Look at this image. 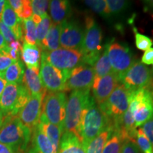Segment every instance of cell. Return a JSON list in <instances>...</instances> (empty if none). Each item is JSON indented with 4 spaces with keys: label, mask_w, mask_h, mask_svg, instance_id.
Here are the masks:
<instances>
[{
    "label": "cell",
    "mask_w": 153,
    "mask_h": 153,
    "mask_svg": "<svg viewBox=\"0 0 153 153\" xmlns=\"http://www.w3.org/2000/svg\"><path fill=\"white\" fill-rule=\"evenodd\" d=\"M31 136L32 131L21 121L18 116L4 117L0 126V143L8 146L13 153H26Z\"/></svg>",
    "instance_id": "obj_1"
},
{
    "label": "cell",
    "mask_w": 153,
    "mask_h": 153,
    "mask_svg": "<svg viewBox=\"0 0 153 153\" xmlns=\"http://www.w3.org/2000/svg\"><path fill=\"white\" fill-rule=\"evenodd\" d=\"M111 123L93 97L84 108L80 122V137L84 147Z\"/></svg>",
    "instance_id": "obj_2"
},
{
    "label": "cell",
    "mask_w": 153,
    "mask_h": 153,
    "mask_svg": "<svg viewBox=\"0 0 153 153\" xmlns=\"http://www.w3.org/2000/svg\"><path fill=\"white\" fill-rule=\"evenodd\" d=\"M91 97L90 89L72 91L67 101L63 133L74 134L81 140L80 122L82 114Z\"/></svg>",
    "instance_id": "obj_3"
},
{
    "label": "cell",
    "mask_w": 153,
    "mask_h": 153,
    "mask_svg": "<svg viewBox=\"0 0 153 153\" xmlns=\"http://www.w3.org/2000/svg\"><path fill=\"white\" fill-rule=\"evenodd\" d=\"M86 29L81 53L83 64L93 67L104 50L102 30L91 16L85 18Z\"/></svg>",
    "instance_id": "obj_4"
},
{
    "label": "cell",
    "mask_w": 153,
    "mask_h": 153,
    "mask_svg": "<svg viewBox=\"0 0 153 153\" xmlns=\"http://www.w3.org/2000/svg\"><path fill=\"white\" fill-rule=\"evenodd\" d=\"M128 110L136 128L142 126L153 116V90L150 87L131 91Z\"/></svg>",
    "instance_id": "obj_5"
},
{
    "label": "cell",
    "mask_w": 153,
    "mask_h": 153,
    "mask_svg": "<svg viewBox=\"0 0 153 153\" xmlns=\"http://www.w3.org/2000/svg\"><path fill=\"white\" fill-rule=\"evenodd\" d=\"M30 92L24 84L8 83L0 97V109L4 117L17 116L30 98Z\"/></svg>",
    "instance_id": "obj_6"
},
{
    "label": "cell",
    "mask_w": 153,
    "mask_h": 153,
    "mask_svg": "<svg viewBox=\"0 0 153 153\" xmlns=\"http://www.w3.org/2000/svg\"><path fill=\"white\" fill-rule=\"evenodd\" d=\"M67 101V96L64 91H48L44 96L42 104V113L48 121L59 126L62 131Z\"/></svg>",
    "instance_id": "obj_7"
},
{
    "label": "cell",
    "mask_w": 153,
    "mask_h": 153,
    "mask_svg": "<svg viewBox=\"0 0 153 153\" xmlns=\"http://www.w3.org/2000/svg\"><path fill=\"white\" fill-rule=\"evenodd\" d=\"M130 92L131 91L120 83L108 99L99 105L101 110L112 123L119 120L128 109Z\"/></svg>",
    "instance_id": "obj_8"
},
{
    "label": "cell",
    "mask_w": 153,
    "mask_h": 153,
    "mask_svg": "<svg viewBox=\"0 0 153 153\" xmlns=\"http://www.w3.org/2000/svg\"><path fill=\"white\" fill-rule=\"evenodd\" d=\"M106 45L107 53L113 72L119 78L136 60L134 59L133 53L126 43L115 41L113 39Z\"/></svg>",
    "instance_id": "obj_9"
},
{
    "label": "cell",
    "mask_w": 153,
    "mask_h": 153,
    "mask_svg": "<svg viewBox=\"0 0 153 153\" xmlns=\"http://www.w3.org/2000/svg\"><path fill=\"white\" fill-rule=\"evenodd\" d=\"M41 59L55 68L66 72L72 71L74 68L83 64L81 51L63 48L53 51H43Z\"/></svg>",
    "instance_id": "obj_10"
},
{
    "label": "cell",
    "mask_w": 153,
    "mask_h": 153,
    "mask_svg": "<svg viewBox=\"0 0 153 153\" xmlns=\"http://www.w3.org/2000/svg\"><path fill=\"white\" fill-rule=\"evenodd\" d=\"M118 79L120 83L130 91L147 88L152 82L151 69L136 60Z\"/></svg>",
    "instance_id": "obj_11"
},
{
    "label": "cell",
    "mask_w": 153,
    "mask_h": 153,
    "mask_svg": "<svg viewBox=\"0 0 153 153\" xmlns=\"http://www.w3.org/2000/svg\"><path fill=\"white\" fill-rule=\"evenodd\" d=\"M40 77L43 85L48 91H64L65 85L70 72L59 70L41 59Z\"/></svg>",
    "instance_id": "obj_12"
},
{
    "label": "cell",
    "mask_w": 153,
    "mask_h": 153,
    "mask_svg": "<svg viewBox=\"0 0 153 153\" xmlns=\"http://www.w3.org/2000/svg\"><path fill=\"white\" fill-rule=\"evenodd\" d=\"M94 79L93 67L81 64L70 72L65 82L64 91L90 89Z\"/></svg>",
    "instance_id": "obj_13"
},
{
    "label": "cell",
    "mask_w": 153,
    "mask_h": 153,
    "mask_svg": "<svg viewBox=\"0 0 153 153\" xmlns=\"http://www.w3.org/2000/svg\"><path fill=\"white\" fill-rule=\"evenodd\" d=\"M60 45L63 48L81 51L85 31L77 22L67 20L62 22Z\"/></svg>",
    "instance_id": "obj_14"
},
{
    "label": "cell",
    "mask_w": 153,
    "mask_h": 153,
    "mask_svg": "<svg viewBox=\"0 0 153 153\" xmlns=\"http://www.w3.org/2000/svg\"><path fill=\"white\" fill-rule=\"evenodd\" d=\"M119 84L118 76L114 72L102 77H94L91 89L92 97L97 104L100 105L104 103Z\"/></svg>",
    "instance_id": "obj_15"
},
{
    "label": "cell",
    "mask_w": 153,
    "mask_h": 153,
    "mask_svg": "<svg viewBox=\"0 0 153 153\" xmlns=\"http://www.w3.org/2000/svg\"><path fill=\"white\" fill-rule=\"evenodd\" d=\"M43 98V96H31L26 104L17 114L21 121L31 131L39 123Z\"/></svg>",
    "instance_id": "obj_16"
},
{
    "label": "cell",
    "mask_w": 153,
    "mask_h": 153,
    "mask_svg": "<svg viewBox=\"0 0 153 153\" xmlns=\"http://www.w3.org/2000/svg\"><path fill=\"white\" fill-rule=\"evenodd\" d=\"M23 84L26 86L30 96H44L47 92L40 77L39 70L27 68L25 70Z\"/></svg>",
    "instance_id": "obj_17"
},
{
    "label": "cell",
    "mask_w": 153,
    "mask_h": 153,
    "mask_svg": "<svg viewBox=\"0 0 153 153\" xmlns=\"http://www.w3.org/2000/svg\"><path fill=\"white\" fill-rule=\"evenodd\" d=\"M1 21L4 24L10 28L18 41H23L22 19H21L17 16L7 1L5 4L4 8Z\"/></svg>",
    "instance_id": "obj_18"
},
{
    "label": "cell",
    "mask_w": 153,
    "mask_h": 153,
    "mask_svg": "<svg viewBox=\"0 0 153 153\" xmlns=\"http://www.w3.org/2000/svg\"><path fill=\"white\" fill-rule=\"evenodd\" d=\"M71 10L69 1L53 0L50 1V12L53 24H60L68 20L71 14Z\"/></svg>",
    "instance_id": "obj_19"
},
{
    "label": "cell",
    "mask_w": 153,
    "mask_h": 153,
    "mask_svg": "<svg viewBox=\"0 0 153 153\" xmlns=\"http://www.w3.org/2000/svg\"><path fill=\"white\" fill-rule=\"evenodd\" d=\"M38 126L42 130V131L46 135V136L48 137L51 142L52 143L55 151L57 153L59 147H60L61 137H62L63 133L62 130L59 126L50 123L43 113L41 114Z\"/></svg>",
    "instance_id": "obj_20"
},
{
    "label": "cell",
    "mask_w": 153,
    "mask_h": 153,
    "mask_svg": "<svg viewBox=\"0 0 153 153\" xmlns=\"http://www.w3.org/2000/svg\"><path fill=\"white\" fill-rule=\"evenodd\" d=\"M31 148L38 153H57L52 143L38 126L32 131Z\"/></svg>",
    "instance_id": "obj_21"
},
{
    "label": "cell",
    "mask_w": 153,
    "mask_h": 153,
    "mask_svg": "<svg viewBox=\"0 0 153 153\" xmlns=\"http://www.w3.org/2000/svg\"><path fill=\"white\" fill-rule=\"evenodd\" d=\"M21 57L23 62L28 68L40 70L41 49L36 45H30L23 42Z\"/></svg>",
    "instance_id": "obj_22"
},
{
    "label": "cell",
    "mask_w": 153,
    "mask_h": 153,
    "mask_svg": "<svg viewBox=\"0 0 153 153\" xmlns=\"http://www.w3.org/2000/svg\"><path fill=\"white\" fill-rule=\"evenodd\" d=\"M57 153H86L82 141L74 134L62 133Z\"/></svg>",
    "instance_id": "obj_23"
},
{
    "label": "cell",
    "mask_w": 153,
    "mask_h": 153,
    "mask_svg": "<svg viewBox=\"0 0 153 153\" xmlns=\"http://www.w3.org/2000/svg\"><path fill=\"white\" fill-rule=\"evenodd\" d=\"M112 122L85 146L86 153H102L104 148L114 131Z\"/></svg>",
    "instance_id": "obj_24"
},
{
    "label": "cell",
    "mask_w": 153,
    "mask_h": 153,
    "mask_svg": "<svg viewBox=\"0 0 153 153\" xmlns=\"http://www.w3.org/2000/svg\"><path fill=\"white\" fill-rule=\"evenodd\" d=\"M62 25L52 24L45 39L39 48L43 51H53L60 48V38Z\"/></svg>",
    "instance_id": "obj_25"
},
{
    "label": "cell",
    "mask_w": 153,
    "mask_h": 153,
    "mask_svg": "<svg viewBox=\"0 0 153 153\" xmlns=\"http://www.w3.org/2000/svg\"><path fill=\"white\" fill-rule=\"evenodd\" d=\"M25 73V65L19 60L9 67L3 74V77L9 83L22 84Z\"/></svg>",
    "instance_id": "obj_26"
},
{
    "label": "cell",
    "mask_w": 153,
    "mask_h": 153,
    "mask_svg": "<svg viewBox=\"0 0 153 153\" xmlns=\"http://www.w3.org/2000/svg\"><path fill=\"white\" fill-rule=\"evenodd\" d=\"M94 71V77H102L107 74L112 73L113 70L107 53V45L104 46V50L99 59L93 66Z\"/></svg>",
    "instance_id": "obj_27"
},
{
    "label": "cell",
    "mask_w": 153,
    "mask_h": 153,
    "mask_svg": "<svg viewBox=\"0 0 153 153\" xmlns=\"http://www.w3.org/2000/svg\"><path fill=\"white\" fill-rule=\"evenodd\" d=\"M23 41L30 45H37L36 24L31 17L23 19Z\"/></svg>",
    "instance_id": "obj_28"
},
{
    "label": "cell",
    "mask_w": 153,
    "mask_h": 153,
    "mask_svg": "<svg viewBox=\"0 0 153 153\" xmlns=\"http://www.w3.org/2000/svg\"><path fill=\"white\" fill-rule=\"evenodd\" d=\"M123 142L124 140L120 132L114 127V131L105 145L102 153H120Z\"/></svg>",
    "instance_id": "obj_29"
},
{
    "label": "cell",
    "mask_w": 153,
    "mask_h": 153,
    "mask_svg": "<svg viewBox=\"0 0 153 153\" xmlns=\"http://www.w3.org/2000/svg\"><path fill=\"white\" fill-rule=\"evenodd\" d=\"M84 2L91 10L100 15L103 18L109 19L111 17L105 0H87Z\"/></svg>",
    "instance_id": "obj_30"
},
{
    "label": "cell",
    "mask_w": 153,
    "mask_h": 153,
    "mask_svg": "<svg viewBox=\"0 0 153 153\" xmlns=\"http://www.w3.org/2000/svg\"><path fill=\"white\" fill-rule=\"evenodd\" d=\"M52 20L48 15L45 14L42 17L39 24L36 25V32H37V46L40 48L42 42L45 39L48 32L52 25Z\"/></svg>",
    "instance_id": "obj_31"
},
{
    "label": "cell",
    "mask_w": 153,
    "mask_h": 153,
    "mask_svg": "<svg viewBox=\"0 0 153 153\" xmlns=\"http://www.w3.org/2000/svg\"><path fill=\"white\" fill-rule=\"evenodd\" d=\"M106 2L111 16L124 12L131 5V1L125 0H106Z\"/></svg>",
    "instance_id": "obj_32"
},
{
    "label": "cell",
    "mask_w": 153,
    "mask_h": 153,
    "mask_svg": "<svg viewBox=\"0 0 153 153\" xmlns=\"http://www.w3.org/2000/svg\"><path fill=\"white\" fill-rule=\"evenodd\" d=\"M135 143L142 153H153L152 145L148 137L145 136L141 128H137Z\"/></svg>",
    "instance_id": "obj_33"
},
{
    "label": "cell",
    "mask_w": 153,
    "mask_h": 153,
    "mask_svg": "<svg viewBox=\"0 0 153 153\" xmlns=\"http://www.w3.org/2000/svg\"><path fill=\"white\" fill-rule=\"evenodd\" d=\"M49 1L46 0H33L31 1V7L33 15L42 18L47 14Z\"/></svg>",
    "instance_id": "obj_34"
},
{
    "label": "cell",
    "mask_w": 153,
    "mask_h": 153,
    "mask_svg": "<svg viewBox=\"0 0 153 153\" xmlns=\"http://www.w3.org/2000/svg\"><path fill=\"white\" fill-rule=\"evenodd\" d=\"M134 33H135V46L137 49L140 51H147L150 48L153 42L148 36L138 33L135 28H134Z\"/></svg>",
    "instance_id": "obj_35"
},
{
    "label": "cell",
    "mask_w": 153,
    "mask_h": 153,
    "mask_svg": "<svg viewBox=\"0 0 153 153\" xmlns=\"http://www.w3.org/2000/svg\"><path fill=\"white\" fill-rule=\"evenodd\" d=\"M4 50L0 52V75H3L9 67L16 62L7 55Z\"/></svg>",
    "instance_id": "obj_36"
},
{
    "label": "cell",
    "mask_w": 153,
    "mask_h": 153,
    "mask_svg": "<svg viewBox=\"0 0 153 153\" xmlns=\"http://www.w3.org/2000/svg\"><path fill=\"white\" fill-rule=\"evenodd\" d=\"M0 32L2 34L3 37L4 38L5 41L8 45L9 43H12L13 41H18L10 28L4 24L1 21H0Z\"/></svg>",
    "instance_id": "obj_37"
},
{
    "label": "cell",
    "mask_w": 153,
    "mask_h": 153,
    "mask_svg": "<svg viewBox=\"0 0 153 153\" xmlns=\"http://www.w3.org/2000/svg\"><path fill=\"white\" fill-rule=\"evenodd\" d=\"M120 153H142L135 141L125 140L122 145Z\"/></svg>",
    "instance_id": "obj_38"
},
{
    "label": "cell",
    "mask_w": 153,
    "mask_h": 153,
    "mask_svg": "<svg viewBox=\"0 0 153 153\" xmlns=\"http://www.w3.org/2000/svg\"><path fill=\"white\" fill-rule=\"evenodd\" d=\"M145 136L148 137L153 148V116L140 127Z\"/></svg>",
    "instance_id": "obj_39"
},
{
    "label": "cell",
    "mask_w": 153,
    "mask_h": 153,
    "mask_svg": "<svg viewBox=\"0 0 153 153\" xmlns=\"http://www.w3.org/2000/svg\"><path fill=\"white\" fill-rule=\"evenodd\" d=\"M8 1L9 4L10 5V7L14 11V12L16 13L17 16L20 19L22 18L24 0H9V1Z\"/></svg>",
    "instance_id": "obj_40"
},
{
    "label": "cell",
    "mask_w": 153,
    "mask_h": 153,
    "mask_svg": "<svg viewBox=\"0 0 153 153\" xmlns=\"http://www.w3.org/2000/svg\"><path fill=\"white\" fill-rule=\"evenodd\" d=\"M33 14L31 7V1L28 0H24V8H23L22 14V19H28L30 18Z\"/></svg>",
    "instance_id": "obj_41"
},
{
    "label": "cell",
    "mask_w": 153,
    "mask_h": 153,
    "mask_svg": "<svg viewBox=\"0 0 153 153\" xmlns=\"http://www.w3.org/2000/svg\"><path fill=\"white\" fill-rule=\"evenodd\" d=\"M141 62L147 65H153V48H150L145 51L141 59Z\"/></svg>",
    "instance_id": "obj_42"
},
{
    "label": "cell",
    "mask_w": 153,
    "mask_h": 153,
    "mask_svg": "<svg viewBox=\"0 0 153 153\" xmlns=\"http://www.w3.org/2000/svg\"><path fill=\"white\" fill-rule=\"evenodd\" d=\"M144 4V9L145 11H150L153 14V0H148L143 1Z\"/></svg>",
    "instance_id": "obj_43"
},
{
    "label": "cell",
    "mask_w": 153,
    "mask_h": 153,
    "mask_svg": "<svg viewBox=\"0 0 153 153\" xmlns=\"http://www.w3.org/2000/svg\"><path fill=\"white\" fill-rule=\"evenodd\" d=\"M7 46H8V44L6 42L4 38L3 37L2 34L0 32V52L3 51Z\"/></svg>",
    "instance_id": "obj_44"
},
{
    "label": "cell",
    "mask_w": 153,
    "mask_h": 153,
    "mask_svg": "<svg viewBox=\"0 0 153 153\" xmlns=\"http://www.w3.org/2000/svg\"><path fill=\"white\" fill-rule=\"evenodd\" d=\"M7 81H6L4 78L3 77L2 75H0V97H1V94H2L4 88L7 85Z\"/></svg>",
    "instance_id": "obj_45"
},
{
    "label": "cell",
    "mask_w": 153,
    "mask_h": 153,
    "mask_svg": "<svg viewBox=\"0 0 153 153\" xmlns=\"http://www.w3.org/2000/svg\"><path fill=\"white\" fill-rule=\"evenodd\" d=\"M0 153H13V152L8 146L0 143Z\"/></svg>",
    "instance_id": "obj_46"
},
{
    "label": "cell",
    "mask_w": 153,
    "mask_h": 153,
    "mask_svg": "<svg viewBox=\"0 0 153 153\" xmlns=\"http://www.w3.org/2000/svg\"><path fill=\"white\" fill-rule=\"evenodd\" d=\"M6 2H7V1H4V0H0V21L1 20V16H2V13Z\"/></svg>",
    "instance_id": "obj_47"
},
{
    "label": "cell",
    "mask_w": 153,
    "mask_h": 153,
    "mask_svg": "<svg viewBox=\"0 0 153 153\" xmlns=\"http://www.w3.org/2000/svg\"><path fill=\"white\" fill-rule=\"evenodd\" d=\"M26 153H38V152H36V151L34 150L33 148H32L31 147H30V148H29L28 149Z\"/></svg>",
    "instance_id": "obj_48"
},
{
    "label": "cell",
    "mask_w": 153,
    "mask_h": 153,
    "mask_svg": "<svg viewBox=\"0 0 153 153\" xmlns=\"http://www.w3.org/2000/svg\"><path fill=\"white\" fill-rule=\"evenodd\" d=\"M3 119H4L3 113H2V111H1V109H0V126H1V123H2Z\"/></svg>",
    "instance_id": "obj_49"
},
{
    "label": "cell",
    "mask_w": 153,
    "mask_h": 153,
    "mask_svg": "<svg viewBox=\"0 0 153 153\" xmlns=\"http://www.w3.org/2000/svg\"><path fill=\"white\" fill-rule=\"evenodd\" d=\"M151 73H152V80H153V66L152 69H151Z\"/></svg>",
    "instance_id": "obj_50"
},
{
    "label": "cell",
    "mask_w": 153,
    "mask_h": 153,
    "mask_svg": "<svg viewBox=\"0 0 153 153\" xmlns=\"http://www.w3.org/2000/svg\"><path fill=\"white\" fill-rule=\"evenodd\" d=\"M150 87H151V88H152V90H153V80H152V84H151Z\"/></svg>",
    "instance_id": "obj_51"
}]
</instances>
